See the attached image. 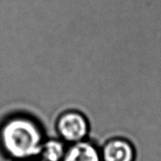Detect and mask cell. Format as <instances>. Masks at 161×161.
Here are the masks:
<instances>
[{"label":"cell","instance_id":"1","mask_svg":"<svg viewBox=\"0 0 161 161\" xmlns=\"http://www.w3.org/2000/svg\"><path fill=\"white\" fill-rule=\"evenodd\" d=\"M45 133L41 120L32 114L9 113L0 119V153L11 161L37 158Z\"/></svg>","mask_w":161,"mask_h":161},{"label":"cell","instance_id":"2","mask_svg":"<svg viewBox=\"0 0 161 161\" xmlns=\"http://www.w3.org/2000/svg\"><path fill=\"white\" fill-rule=\"evenodd\" d=\"M54 129L56 136L70 145L88 139L91 132V124L88 116L82 111L76 108H68L56 116Z\"/></svg>","mask_w":161,"mask_h":161},{"label":"cell","instance_id":"3","mask_svg":"<svg viewBox=\"0 0 161 161\" xmlns=\"http://www.w3.org/2000/svg\"><path fill=\"white\" fill-rule=\"evenodd\" d=\"M100 149L102 161H136V147L126 137H111L100 146Z\"/></svg>","mask_w":161,"mask_h":161},{"label":"cell","instance_id":"4","mask_svg":"<svg viewBox=\"0 0 161 161\" xmlns=\"http://www.w3.org/2000/svg\"><path fill=\"white\" fill-rule=\"evenodd\" d=\"M62 161H102L100 146L89 138L68 145Z\"/></svg>","mask_w":161,"mask_h":161},{"label":"cell","instance_id":"5","mask_svg":"<svg viewBox=\"0 0 161 161\" xmlns=\"http://www.w3.org/2000/svg\"><path fill=\"white\" fill-rule=\"evenodd\" d=\"M68 144L57 136L46 137L37 158L41 161H62Z\"/></svg>","mask_w":161,"mask_h":161},{"label":"cell","instance_id":"6","mask_svg":"<svg viewBox=\"0 0 161 161\" xmlns=\"http://www.w3.org/2000/svg\"><path fill=\"white\" fill-rule=\"evenodd\" d=\"M24 161H41L39 158H31V159H27V160H24Z\"/></svg>","mask_w":161,"mask_h":161}]
</instances>
